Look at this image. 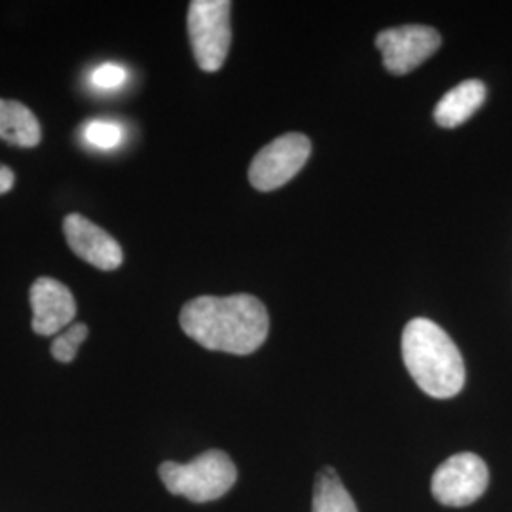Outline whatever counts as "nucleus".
Instances as JSON below:
<instances>
[{"label": "nucleus", "mask_w": 512, "mask_h": 512, "mask_svg": "<svg viewBox=\"0 0 512 512\" xmlns=\"http://www.w3.org/2000/svg\"><path fill=\"white\" fill-rule=\"evenodd\" d=\"M90 329L84 323L71 325L65 332H61L52 344V355L59 363H73L80 346L86 342Z\"/></svg>", "instance_id": "obj_14"}, {"label": "nucleus", "mask_w": 512, "mask_h": 512, "mask_svg": "<svg viewBox=\"0 0 512 512\" xmlns=\"http://www.w3.org/2000/svg\"><path fill=\"white\" fill-rule=\"evenodd\" d=\"M230 10L232 2L228 0L190 2L188 37L196 63L205 73H217L230 52Z\"/></svg>", "instance_id": "obj_4"}, {"label": "nucleus", "mask_w": 512, "mask_h": 512, "mask_svg": "<svg viewBox=\"0 0 512 512\" xmlns=\"http://www.w3.org/2000/svg\"><path fill=\"white\" fill-rule=\"evenodd\" d=\"M403 359L421 391L435 399L456 397L465 385V365L454 340L429 319H412L403 332Z\"/></svg>", "instance_id": "obj_2"}, {"label": "nucleus", "mask_w": 512, "mask_h": 512, "mask_svg": "<svg viewBox=\"0 0 512 512\" xmlns=\"http://www.w3.org/2000/svg\"><path fill=\"white\" fill-rule=\"evenodd\" d=\"M82 137L90 147L97 148V150H112V148L122 145L124 128L114 120L95 118V120L84 124Z\"/></svg>", "instance_id": "obj_13"}, {"label": "nucleus", "mask_w": 512, "mask_h": 512, "mask_svg": "<svg viewBox=\"0 0 512 512\" xmlns=\"http://www.w3.org/2000/svg\"><path fill=\"white\" fill-rule=\"evenodd\" d=\"M310 139L302 133H287L262 148L249 167V181L260 192H272L289 183L306 165Z\"/></svg>", "instance_id": "obj_5"}, {"label": "nucleus", "mask_w": 512, "mask_h": 512, "mask_svg": "<svg viewBox=\"0 0 512 512\" xmlns=\"http://www.w3.org/2000/svg\"><path fill=\"white\" fill-rule=\"evenodd\" d=\"M160 478L173 495H183L194 503L215 501L236 484L234 461L220 450H209L188 463L165 461Z\"/></svg>", "instance_id": "obj_3"}, {"label": "nucleus", "mask_w": 512, "mask_h": 512, "mask_svg": "<svg viewBox=\"0 0 512 512\" xmlns=\"http://www.w3.org/2000/svg\"><path fill=\"white\" fill-rule=\"evenodd\" d=\"M0 139L14 147H37L42 129L33 110L19 101L0 99Z\"/></svg>", "instance_id": "obj_11"}, {"label": "nucleus", "mask_w": 512, "mask_h": 512, "mask_svg": "<svg viewBox=\"0 0 512 512\" xmlns=\"http://www.w3.org/2000/svg\"><path fill=\"white\" fill-rule=\"evenodd\" d=\"M486 99V86L480 80H465L446 93L435 109L440 128H458L467 122Z\"/></svg>", "instance_id": "obj_10"}, {"label": "nucleus", "mask_w": 512, "mask_h": 512, "mask_svg": "<svg viewBox=\"0 0 512 512\" xmlns=\"http://www.w3.org/2000/svg\"><path fill=\"white\" fill-rule=\"evenodd\" d=\"M179 321L203 348L232 355L255 353L270 330L266 306L253 294L198 296L184 304Z\"/></svg>", "instance_id": "obj_1"}, {"label": "nucleus", "mask_w": 512, "mask_h": 512, "mask_svg": "<svg viewBox=\"0 0 512 512\" xmlns=\"http://www.w3.org/2000/svg\"><path fill=\"white\" fill-rule=\"evenodd\" d=\"M442 44L439 31L427 25H403L382 31L376 46L384 57L385 69L403 76L418 69L423 61L435 54Z\"/></svg>", "instance_id": "obj_7"}, {"label": "nucleus", "mask_w": 512, "mask_h": 512, "mask_svg": "<svg viewBox=\"0 0 512 512\" xmlns=\"http://www.w3.org/2000/svg\"><path fill=\"white\" fill-rule=\"evenodd\" d=\"M128 80V71L116 63H103L93 69L90 74V84L99 92H114L120 90Z\"/></svg>", "instance_id": "obj_15"}, {"label": "nucleus", "mask_w": 512, "mask_h": 512, "mask_svg": "<svg viewBox=\"0 0 512 512\" xmlns=\"http://www.w3.org/2000/svg\"><path fill=\"white\" fill-rule=\"evenodd\" d=\"M14 184H16L14 171H12L8 165L0 164V196L6 194V192H10V190L14 188Z\"/></svg>", "instance_id": "obj_16"}, {"label": "nucleus", "mask_w": 512, "mask_h": 512, "mask_svg": "<svg viewBox=\"0 0 512 512\" xmlns=\"http://www.w3.org/2000/svg\"><path fill=\"white\" fill-rule=\"evenodd\" d=\"M33 330L54 336L69 327L76 317V302L67 285L52 277H40L31 287Z\"/></svg>", "instance_id": "obj_9"}, {"label": "nucleus", "mask_w": 512, "mask_h": 512, "mask_svg": "<svg viewBox=\"0 0 512 512\" xmlns=\"http://www.w3.org/2000/svg\"><path fill=\"white\" fill-rule=\"evenodd\" d=\"M490 473L484 459L471 452L446 459L435 471L431 492L446 507H467L486 492Z\"/></svg>", "instance_id": "obj_6"}, {"label": "nucleus", "mask_w": 512, "mask_h": 512, "mask_svg": "<svg viewBox=\"0 0 512 512\" xmlns=\"http://www.w3.org/2000/svg\"><path fill=\"white\" fill-rule=\"evenodd\" d=\"M311 509V512H359L353 497L332 467H327L317 475Z\"/></svg>", "instance_id": "obj_12"}, {"label": "nucleus", "mask_w": 512, "mask_h": 512, "mask_svg": "<svg viewBox=\"0 0 512 512\" xmlns=\"http://www.w3.org/2000/svg\"><path fill=\"white\" fill-rule=\"evenodd\" d=\"M63 232L74 255L80 256L97 270L112 272L124 262V251L120 243L92 220L73 213L63 220Z\"/></svg>", "instance_id": "obj_8"}]
</instances>
